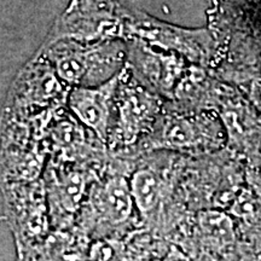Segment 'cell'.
<instances>
[{
  "label": "cell",
  "mask_w": 261,
  "mask_h": 261,
  "mask_svg": "<svg viewBox=\"0 0 261 261\" xmlns=\"http://www.w3.org/2000/svg\"><path fill=\"white\" fill-rule=\"evenodd\" d=\"M121 3L108 0H70L58 17L45 41L71 39L80 42H98L125 38Z\"/></svg>",
  "instance_id": "5"
},
{
  "label": "cell",
  "mask_w": 261,
  "mask_h": 261,
  "mask_svg": "<svg viewBox=\"0 0 261 261\" xmlns=\"http://www.w3.org/2000/svg\"><path fill=\"white\" fill-rule=\"evenodd\" d=\"M125 38L140 39L154 46L177 52L191 64L208 68L214 57V41L207 29H191L161 21L142 10L121 6Z\"/></svg>",
  "instance_id": "4"
},
{
  "label": "cell",
  "mask_w": 261,
  "mask_h": 261,
  "mask_svg": "<svg viewBox=\"0 0 261 261\" xmlns=\"http://www.w3.org/2000/svg\"><path fill=\"white\" fill-rule=\"evenodd\" d=\"M126 67L143 86L171 100L191 63L177 52L154 46L140 39H126Z\"/></svg>",
  "instance_id": "7"
},
{
  "label": "cell",
  "mask_w": 261,
  "mask_h": 261,
  "mask_svg": "<svg viewBox=\"0 0 261 261\" xmlns=\"http://www.w3.org/2000/svg\"><path fill=\"white\" fill-rule=\"evenodd\" d=\"M211 117L203 110H184L166 100L165 109L152 133L137 148L135 156L156 150H167L190 156L212 144Z\"/></svg>",
  "instance_id": "6"
},
{
  "label": "cell",
  "mask_w": 261,
  "mask_h": 261,
  "mask_svg": "<svg viewBox=\"0 0 261 261\" xmlns=\"http://www.w3.org/2000/svg\"><path fill=\"white\" fill-rule=\"evenodd\" d=\"M38 51L50 61L69 87H92L107 83L121 73L127 60V45L122 39L98 42L44 40Z\"/></svg>",
  "instance_id": "1"
},
{
  "label": "cell",
  "mask_w": 261,
  "mask_h": 261,
  "mask_svg": "<svg viewBox=\"0 0 261 261\" xmlns=\"http://www.w3.org/2000/svg\"><path fill=\"white\" fill-rule=\"evenodd\" d=\"M128 182L120 173H113L93 192L92 205L102 221L114 226L129 219L133 198Z\"/></svg>",
  "instance_id": "9"
},
{
  "label": "cell",
  "mask_w": 261,
  "mask_h": 261,
  "mask_svg": "<svg viewBox=\"0 0 261 261\" xmlns=\"http://www.w3.org/2000/svg\"><path fill=\"white\" fill-rule=\"evenodd\" d=\"M166 99L143 86L127 69L119 76L114 119L107 146L110 154L135 156L158 125L165 109Z\"/></svg>",
  "instance_id": "2"
},
{
  "label": "cell",
  "mask_w": 261,
  "mask_h": 261,
  "mask_svg": "<svg viewBox=\"0 0 261 261\" xmlns=\"http://www.w3.org/2000/svg\"><path fill=\"white\" fill-rule=\"evenodd\" d=\"M119 76L98 86L71 87L67 108L81 125L94 133L107 145L114 119Z\"/></svg>",
  "instance_id": "8"
},
{
  "label": "cell",
  "mask_w": 261,
  "mask_h": 261,
  "mask_svg": "<svg viewBox=\"0 0 261 261\" xmlns=\"http://www.w3.org/2000/svg\"><path fill=\"white\" fill-rule=\"evenodd\" d=\"M70 90L50 61L37 51L12 81L3 114L29 123L48 120L67 108Z\"/></svg>",
  "instance_id": "3"
}]
</instances>
